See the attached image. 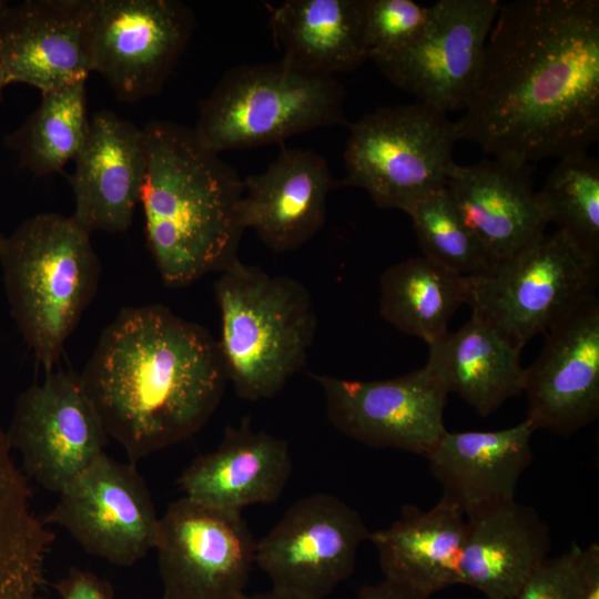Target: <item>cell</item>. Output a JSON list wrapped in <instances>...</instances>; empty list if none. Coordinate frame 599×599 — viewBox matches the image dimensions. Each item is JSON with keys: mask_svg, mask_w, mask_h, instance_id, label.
<instances>
[{"mask_svg": "<svg viewBox=\"0 0 599 599\" xmlns=\"http://www.w3.org/2000/svg\"><path fill=\"white\" fill-rule=\"evenodd\" d=\"M534 432L527 419L500 430H446L425 458L443 496L469 518L515 500L518 481L532 461Z\"/></svg>", "mask_w": 599, "mask_h": 599, "instance_id": "obj_22", "label": "cell"}, {"mask_svg": "<svg viewBox=\"0 0 599 599\" xmlns=\"http://www.w3.org/2000/svg\"><path fill=\"white\" fill-rule=\"evenodd\" d=\"M244 599H304L280 590L271 589L266 592L246 595Z\"/></svg>", "mask_w": 599, "mask_h": 599, "instance_id": "obj_37", "label": "cell"}, {"mask_svg": "<svg viewBox=\"0 0 599 599\" xmlns=\"http://www.w3.org/2000/svg\"><path fill=\"white\" fill-rule=\"evenodd\" d=\"M31 496L0 427V599H41L54 535L35 515Z\"/></svg>", "mask_w": 599, "mask_h": 599, "instance_id": "obj_27", "label": "cell"}, {"mask_svg": "<svg viewBox=\"0 0 599 599\" xmlns=\"http://www.w3.org/2000/svg\"><path fill=\"white\" fill-rule=\"evenodd\" d=\"M598 282L599 255L557 230L488 271L464 277L465 304L522 349L597 298Z\"/></svg>", "mask_w": 599, "mask_h": 599, "instance_id": "obj_7", "label": "cell"}, {"mask_svg": "<svg viewBox=\"0 0 599 599\" xmlns=\"http://www.w3.org/2000/svg\"><path fill=\"white\" fill-rule=\"evenodd\" d=\"M461 585L488 599H512L548 558V525L532 507L516 500L467 518Z\"/></svg>", "mask_w": 599, "mask_h": 599, "instance_id": "obj_24", "label": "cell"}, {"mask_svg": "<svg viewBox=\"0 0 599 599\" xmlns=\"http://www.w3.org/2000/svg\"><path fill=\"white\" fill-rule=\"evenodd\" d=\"M461 304L464 277L425 256L396 263L379 276L380 317L427 345L448 332V323Z\"/></svg>", "mask_w": 599, "mask_h": 599, "instance_id": "obj_28", "label": "cell"}, {"mask_svg": "<svg viewBox=\"0 0 599 599\" xmlns=\"http://www.w3.org/2000/svg\"><path fill=\"white\" fill-rule=\"evenodd\" d=\"M69 181L72 216L91 234L125 232L140 203L146 171L143 128L100 110L90 118L87 139Z\"/></svg>", "mask_w": 599, "mask_h": 599, "instance_id": "obj_18", "label": "cell"}, {"mask_svg": "<svg viewBox=\"0 0 599 599\" xmlns=\"http://www.w3.org/2000/svg\"><path fill=\"white\" fill-rule=\"evenodd\" d=\"M499 7L498 0H439L417 40L370 60L419 102L445 113L465 108Z\"/></svg>", "mask_w": 599, "mask_h": 599, "instance_id": "obj_14", "label": "cell"}, {"mask_svg": "<svg viewBox=\"0 0 599 599\" xmlns=\"http://www.w3.org/2000/svg\"><path fill=\"white\" fill-rule=\"evenodd\" d=\"M370 530L339 498L317 493L295 501L256 541L255 564L272 588L304 599H324L355 569Z\"/></svg>", "mask_w": 599, "mask_h": 599, "instance_id": "obj_11", "label": "cell"}, {"mask_svg": "<svg viewBox=\"0 0 599 599\" xmlns=\"http://www.w3.org/2000/svg\"><path fill=\"white\" fill-rule=\"evenodd\" d=\"M266 8L282 60L298 70L335 77L369 59L365 0H285Z\"/></svg>", "mask_w": 599, "mask_h": 599, "instance_id": "obj_25", "label": "cell"}, {"mask_svg": "<svg viewBox=\"0 0 599 599\" xmlns=\"http://www.w3.org/2000/svg\"><path fill=\"white\" fill-rule=\"evenodd\" d=\"M580 599H599V546L583 548L579 566Z\"/></svg>", "mask_w": 599, "mask_h": 599, "instance_id": "obj_35", "label": "cell"}, {"mask_svg": "<svg viewBox=\"0 0 599 599\" xmlns=\"http://www.w3.org/2000/svg\"><path fill=\"white\" fill-rule=\"evenodd\" d=\"M0 264L10 314L50 372L98 288L91 233L72 215H33L6 236Z\"/></svg>", "mask_w": 599, "mask_h": 599, "instance_id": "obj_4", "label": "cell"}, {"mask_svg": "<svg viewBox=\"0 0 599 599\" xmlns=\"http://www.w3.org/2000/svg\"><path fill=\"white\" fill-rule=\"evenodd\" d=\"M429 18V7L413 0H365L364 31L369 59L413 43Z\"/></svg>", "mask_w": 599, "mask_h": 599, "instance_id": "obj_32", "label": "cell"}, {"mask_svg": "<svg viewBox=\"0 0 599 599\" xmlns=\"http://www.w3.org/2000/svg\"><path fill=\"white\" fill-rule=\"evenodd\" d=\"M457 141L455 122L434 106L416 102L377 109L349 125L346 175L335 187H361L377 207L407 213L446 186Z\"/></svg>", "mask_w": 599, "mask_h": 599, "instance_id": "obj_8", "label": "cell"}, {"mask_svg": "<svg viewBox=\"0 0 599 599\" xmlns=\"http://www.w3.org/2000/svg\"><path fill=\"white\" fill-rule=\"evenodd\" d=\"M58 495L44 522L64 528L88 554L130 567L154 549L160 517L134 463L104 453Z\"/></svg>", "mask_w": 599, "mask_h": 599, "instance_id": "obj_15", "label": "cell"}, {"mask_svg": "<svg viewBox=\"0 0 599 599\" xmlns=\"http://www.w3.org/2000/svg\"><path fill=\"white\" fill-rule=\"evenodd\" d=\"M90 0H27L0 18V68L9 84L45 92L91 73L88 51Z\"/></svg>", "mask_w": 599, "mask_h": 599, "instance_id": "obj_17", "label": "cell"}, {"mask_svg": "<svg viewBox=\"0 0 599 599\" xmlns=\"http://www.w3.org/2000/svg\"><path fill=\"white\" fill-rule=\"evenodd\" d=\"M141 192L148 247L163 283L186 286L238 260L245 231L243 180L193 129L155 120L144 128Z\"/></svg>", "mask_w": 599, "mask_h": 599, "instance_id": "obj_3", "label": "cell"}, {"mask_svg": "<svg viewBox=\"0 0 599 599\" xmlns=\"http://www.w3.org/2000/svg\"><path fill=\"white\" fill-rule=\"evenodd\" d=\"M9 2L4 0H0V18L4 13V11L8 9Z\"/></svg>", "mask_w": 599, "mask_h": 599, "instance_id": "obj_39", "label": "cell"}, {"mask_svg": "<svg viewBox=\"0 0 599 599\" xmlns=\"http://www.w3.org/2000/svg\"><path fill=\"white\" fill-rule=\"evenodd\" d=\"M582 550L573 541L561 555L545 559L512 599H580Z\"/></svg>", "mask_w": 599, "mask_h": 599, "instance_id": "obj_33", "label": "cell"}, {"mask_svg": "<svg viewBox=\"0 0 599 599\" xmlns=\"http://www.w3.org/2000/svg\"><path fill=\"white\" fill-rule=\"evenodd\" d=\"M194 13L177 0H90L88 51L118 100L159 94L186 49Z\"/></svg>", "mask_w": 599, "mask_h": 599, "instance_id": "obj_9", "label": "cell"}, {"mask_svg": "<svg viewBox=\"0 0 599 599\" xmlns=\"http://www.w3.org/2000/svg\"><path fill=\"white\" fill-rule=\"evenodd\" d=\"M293 463L286 440L255 430L247 419L227 426L219 446L197 456L177 479L183 497L241 512L278 500Z\"/></svg>", "mask_w": 599, "mask_h": 599, "instance_id": "obj_21", "label": "cell"}, {"mask_svg": "<svg viewBox=\"0 0 599 599\" xmlns=\"http://www.w3.org/2000/svg\"><path fill=\"white\" fill-rule=\"evenodd\" d=\"M60 599H114L111 586L95 575L72 568L55 586Z\"/></svg>", "mask_w": 599, "mask_h": 599, "instance_id": "obj_34", "label": "cell"}, {"mask_svg": "<svg viewBox=\"0 0 599 599\" xmlns=\"http://www.w3.org/2000/svg\"><path fill=\"white\" fill-rule=\"evenodd\" d=\"M227 380L246 400L274 397L304 367L317 315L308 288L240 258L214 283Z\"/></svg>", "mask_w": 599, "mask_h": 599, "instance_id": "obj_5", "label": "cell"}, {"mask_svg": "<svg viewBox=\"0 0 599 599\" xmlns=\"http://www.w3.org/2000/svg\"><path fill=\"white\" fill-rule=\"evenodd\" d=\"M8 84H9L8 79L6 74L3 73L2 69L0 68V93Z\"/></svg>", "mask_w": 599, "mask_h": 599, "instance_id": "obj_38", "label": "cell"}, {"mask_svg": "<svg viewBox=\"0 0 599 599\" xmlns=\"http://www.w3.org/2000/svg\"><path fill=\"white\" fill-rule=\"evenodd\" d=\"M4 238H6V236L0 232V254H1V250H2Z\"/></svg>", "mask_w": 599, "mask_h": 599, "instance_id": "obj_40", "label": "cell"}, {"mask_svg": "<svg viewBox=\"0 0 599 599\" xmlns=\"http://www.w3.org/2000/svg\"><path fill=\"white\" fill-rule=\"evenodd\" d=\"M524 369L526 419L535 430L569 436L599 416V301L592 300L546 335Z\"/></svg>", "mask_w": 599, "mask_h": 599, "instance_id": "obj_16", "label": "cell"}, {"mask_svg": "<svg viewBox=\"0 0 599 599\" xmlns=\"http://www.w3.org/2000/svg\"><path fill=\"white\" fill-rule=\"evenodd\" d=\"M319 386L328 422L343 435L373 448L426 456L447 430L448 392L424 365L380 380L311 374Z\"/></svg>", "mask_w": 599, "mask_h": 599, "instance_id": "obj_13", "label": "cell"}, {"mask_svg": "<svg viewBox=\"0 0 599 599\" xmlns=\"http://www.w3.org/2000/svg\"><path fill=\"white\" fill-rule=\"evenodd\" d=\"M468 530L463 510L441 496L429 510L407 505L387 528L370 531L384 578L428 597L461 585L460 564Z\"/></svg>", "mask_w": 599, "mask_h": 599, "instance_id": "obj_23", "label": "cell"}, {"mask_svg": "<svg viewBox=\"0 0 599 599\" xmlns=\"http://www.w3.org/2000/svg\"><path fill=\"white\" fill-rule=\"evenodd\" d=\"M79 376L108 436L134 464L196 434L227 382L217 341L161 304L121 309Z\"/></svg>", "mask_w": 599, "mask_h": 599, "instance_id": "obj_2", "label": "cell"}, {"mask_svg": "<svg viewBox=\"0 0 599 599\" xmlns=\"http://www.w3.org/2000/svg\"><path fill=\"white\" fill-rule=\"evenodd\" d=\"M527 163L497 159L455 164L446 189L467 227L496 263L545 234L548 224Z\"/></svg>", "mask_w": 599, "mask_h": 599, "instance_id": "obj_20", "label": "cell"}, {"mask_svg": "<svg viewBox=\"0 0 599 599\" xmlns=\"http://www.w3.org/2000/svg\"><path fill=\"white\" fill-rule=\"evenodd\" d=\"M521 348L481 318L428 345L427 365L446 390L480 416H488L522 392Z\"/></svg>", "mask_w": 599, "mask_h": 599, "instance_id": "obj_26", "label": "cell"}, {"mask_svg": "<svg viewBox=\"0 0 599 599\" xmlns=\"http://www.w3.org/2000/svg\"><path fill=\"white\" fill-rule=\"evenodd\" d=\"M344 87L284 60L236 65L201 102L193 131L220 153L256 148L345 122Z\"/></svg>", "mask_w": 599, "mask_h": 599, "instance_id": "obj_6", "label": "cell"}, {"mask_svg": "<svg viewBox=\"0 0 599 599\" xmlns=\"http://www.w3.org/2000/svg\"><path fill=\"white\" fill-rule=\"evenodd\" d=\"M256 541L241 512L182 496L159 519L161 599H244Z\"/></svg>", "mask_w": 599, "mask_h": 599, "instance_id": "obj_10", "label": "cell"}, {"mask_svg": "<svg viewBox=\"0 0 599 599\" xmlns=\"http://www.w3.org/2000/svg\"><path fill=\"white\" fill-rule=\"evenodd\" d=\"M429 597L399 582L383 579L361 588L356 599H428Z\"/></svg>", "mask_w": 599, "mask_h": 599, "instance_id": "obj_36", "label": "cell"}, {"mask_svg": "<svg viewBox=\"0 0 599 599\" xmlns=\"http://www.w3.org/2000/svg\"><path fill=\"white\" fill-rule=\"evenodd\" d=\"M6 434L24 474L57 494L104 454L109 438L80 376L63 369L19 395Z\"/></svg>", "mask_w": 599, "mask_h": 599, "instance_id": "obj_12", "label": "cell"}, {"mask_svg": "<svg viewBox=\"0 0 599 599\" xmlns=\"http://www.w3.org/2000/svg\"><path fill=\"white\" fill-rule=\"evenodd\" d=\"M87 81L41 93L33 113L7 136L19 164L38 176L60 172L81 150L90 126Z\"/></svg>", "mask_w": 599, "mask_h": 599, "instance_id": "obj_29", "label": "cell"}, {"mask_svg": "<svg viewBox=\"0 0 599 599\" xmlns=\"http://www.w3.org/2000/svg\"><path fill=\"white\" fill-rule=\"evenodd\" d=\"M458 140L520 163L599 138V1L500 2Z\"/></svg>", "mask_w": 599, "mask_h": 599, "instance_id": "obj_1", "label": "cell"}, {"mask_svg": "<svg viewBox=\"0 0 599 599\" xmlns=\"http://www.w3.org/2000/svg\"><path fill=\"white\" fill-rule=\"evenodd\" d=\"M406 214L423 256L463 276H475L495 263L460 217L445 187L417 202Z\"/></svg>", "mask_w": 599, "mask_h": 599, "instance_id": "obj_31", "label": "cell"}, {"mask_svg": "<svg viewBox=\"0 0 599 599\" xmlns=\"http://www.w3.org/2000/svg\"><path fill=\"white\" fill-rule=\"evenodd\" d=\"M335 184L324 156L283 148L265 171L243 180L242 226L276 253L294 251L323 227Z\"/></svg>", "mask_w": 599, "mask_h": 599, "instance_id": "obj_19", "label": "cell"}, {"mask_svg": "<svg viewBox=\"0 0 599 599\" xmlns=\"http://www.w3.org/2000/svg\"><path fill=\"white\" fill-rule=\"evenodd\" d=\"M539 201L547 222L599 255V162L587 153L559 159Z\"/></svg>", "mask_w": 599, "mask_h": 599, "instance_id": "obj_30", "label": "cell"}]
</instances>
